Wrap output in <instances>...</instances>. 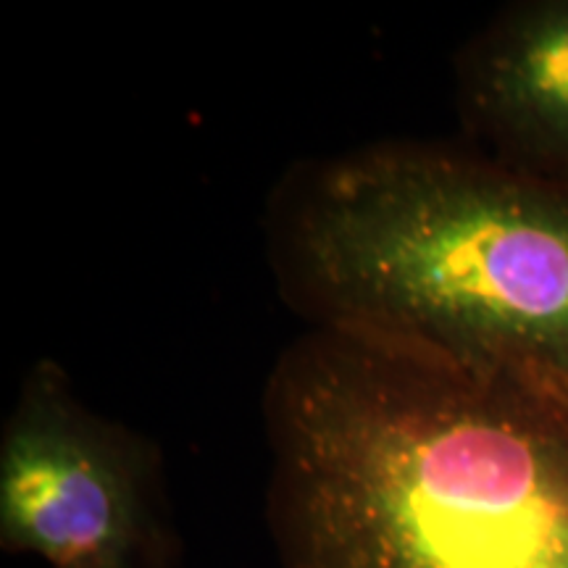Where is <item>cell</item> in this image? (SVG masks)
I'll return each instance as SVG.
<instances>
[{
	"instance_id": "cell-1",
	"label": "cell",
	"mask_w": 568,
	"mask_h": 568,
	"mask_svg": "<svg viewBox=\"0 0 568 568\" xmlns=\"http://www.w3.org/2000/svg\"><path fill=\"white\" fill-rule=\"evenodd\" d=\"M264 424L280 568H568V385L308 326Z\"/></svg>"
},
{
	"instance_id": "cell-2",
	"label": "cell",
	"mask_w": 568,
	"mask_h": 568,
	"mask_svg": "<svg viewBox=\"0 0 568 568\" xmlns=\"http://www.w3.org/2000/svg\"><path fill=\"white\" fill-rule=\"evenodd\" d=\"M266 243L314 329L568 385V182L466 142H376L290 169Z\"/></svg>"
},
{
	"instance_id": "cell-3",
	"label": "cell",
	"mask_w": 568,
	"mask_h": 568,
	"mask_svg": "<svg viewBox=\"0 0 568 568\" xmlns=\"http://www.w3.org/2000/svg\"><path fill=\"white\" fill-rule=\"evenodd\" d=\"M0 548L45 568H180L155 439L90 408L55 358L27 368L0 429Z\"/></svg>"
},
{
	"instance_id": "cell-4",
	"label": "cell",
	"mask_w": 568,
	"mask_h": 568,
	"mask_svg": "<svg viewBox=\"0 0 568 568\" xmlns=\"http://www.w3.org/2000/svg\"><path fill=\"white\" fill-rule=\"evenodd\" d=\"M464 142L516 172L568 182V0H521L456 55Z\"/></svg>"
}]
</instances>
